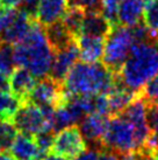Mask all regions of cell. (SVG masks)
<instances>
[{
	"label": "cell",
	"instance_id": "obj_1",
	"mask_svg": "<svg viewBox=\"0 0 158 160\" xmlns=\"http://www.w3.org/2000/svg\"><path fill=\"white\" fill-rule=\"evenodd\" d=\"M158 74V40L137 42L115 78L134 92H141Z\"/></svg>",
	"mask_w": 158,
	"mask_h": 160
},
{
	"label": "cell",
	"instance_id": "obj_2",
	"mask_svg": "<svg viewBox=\"0 0 158 160\" xmlns=\"http://www.w3.org/2000/svg\"><path fill=\"white\" fill-rule=\"evenodd\" d=\"M53 58V50L45 36L44 27L34 19L25 39L14 47L15 66L26 68L36 78H42L49 75Z\"/></svg>",
	"mask_w": 158,
	"mask_h": 160
},
{
	"label": "cell",
	"instance_id": "obj_3",
	"mask_svg": "<svg viewBox=\"0 0 158 160\" xmlns=\"http://www.w3.org/2000/svg\"><path fill=\"white\" fill-rule=\"evenodd\" d=\"M63 89L70 95L97 96L107 93L114 85V72L99 62H77L63 82Z\"/></svg>",
	"mask_w": 158,
	"mask_h": 160
},
{
	"label": "cell",
	"instance_id": "obj_4",
	"mask_svg": "<svg viewBox=\"0 0 158 160\" xmlns=\"http://www.w3.org/2000/svg\"><path fill=\"white\" fill-rule=\"evenodd\" d=\"M135 43L136 42L130 27L122 26L120 23L114 25L105 38L102 55L104 64L112 72H118L126 62Z\"/></svg>",
	"mask_w": 158,
	"mask_h": 160
},
{
	"label": "cell",
	"instance_id": "obj_5",
	"mask_svg": "<svg viewBox=\"0 0 158 160\" xmlns=\"http://www.w3.org/2000/svg\"><path fill=\"white\" fill-rule=\"evenodd\" d=\"M101 147L109 148L118 154L138 151L140 144L134 125L121 113L112 116Z\"/></svg>",
	"mask_w": 158,
	"mask_h": 160
},
{
	"label": "cell",
	"instance_id": "obj_6",
	"mask_svg": "<svg viewBox=\"0 0 158 160\" xmlns=\"http://www.w3.org/2000/svg\"><path fill=\"white\" fill-rule=\"evenodd\" d=\"M13 125L19 132L36 136L43 131H53V108L39 107L25 102L13 118Z\"/></svg>",
	"mask_w": 158,
	"mask_h": 160
},
{
	"label": "cell",
	"instance_id": "obj_7",
	"mask_svg": "<svg viewBox=\"0 0 158 160\" xmlns=\"http://www.w3.org/2000/svg\"><path fill=\"white\" fill-rule=\"evenodd\" d=\"M86 146L87 142L79 128L72 125L57 131L50 152L67 160H73L86 150Z\"/></svg>",
	"mask_w": 158,
	"mask_h": 160
},
{
	"label": "cell",
	"instance_id": "obj_8",
	"mask_svg": "<svg viewBox=\"0 0 158 160\" xmlns=\"http://www.w3.org/2000/svg\"><path fill=\"white\" fill-rule=\"evenodd\" d=\"M63 85L53 81L51 77H42L36 82L26 102H30L39 107L55 108L63 97Z\"/></svg>",
	"mask_w": 158,
	"mask_h": 160
},
{
	"label": "cell",
	"instance_id": "obj_9",
	"mask_svg": "<svg viewBox=\"0 0 158 160\" xmlns=\"http://www.w3.org/2000/svg\"><path fill=\"white\" fill-rule=\"evenodd\" d=\"M78 58L79 49L76 41L71 42L64 48L53 52V63L48 76L59 84H63L66 75L69 74L71 68L77 63Z\"/></svg>",
	"mask_w": 158,
	"mask_h": 160
},
{
	"label": "cell",
	"instance_id": "obj_10",
	"mask_svg": "<svg viewBox=\"0 0 158 160\" xmlns=\"http://www.w3.org/2000/svg\"><path fill=\"white\" fill-rule=\"evenodd\" d=\"M109 118L98 112H91L83 117L78 128L86 142H90L95 148H100L102 139L107 131Z\"/></svg>",
	"mask_w": 158,
	"mask_h": 160
},
{
	"label": "cell",
	"instance_id": "obj_11",
	"mask_svg": "<svg viewBox=\"0 0 158 160\" xmlns=\"http://www.w3.org/2000/svg\"><path fill=\"white\" fill-rule=\"evenodd\" d=\"M34 19L35 18L30 17L25 11L20 8L16 9V13L14 15L13 20L7 26V28L0 34V40L11 43V45L19 43L20 41L25 39L27 33L29 32Z\"/></svg>",
	"mask_w": 158,
	"mask_h": 160
},
{
	"label": "cell",
	"instance_id": "obj_12",
	"mask_svg": "<svg viewBox=\"0 0 158 160\" xmlns=\"http://www.w3.org/2000/svg\"><path fill=\"white\" fill-rule=\"evenodd\" d=\"M36 84V77L26 68H15L8 76V90L21 103H25Z\"/></svg>",
	"mask_w": 158,
	"mask_h": 160
},
{
	"label": "cell",
	"instance_id": "obj_13",
	"mask_svg": "<svg viewBox=\"0 0 158 160\" xmlns=\"http://www.w3.org/2000/svg\"><path fill=\"white\" fill-rule=\"evenodd\" d=\"M77 46L79 49V58L88 63L99 62L105 48V38L80 34L77 36Z\"/></svg>",
	"mask_w": 158,
	"mask_h": 160
},
{
	"label": "cell",
	"instance_id": "obj_14",
	"mask_svg": "<svg viewBox=\"0 0 158 160\" xmlns=\"http://www.w3.org/2000/svg\"><path fill=\"white\" fill-rule=\"evenodd\" d=\"M138 93L140 92H134L126 88L121 82H118L115 78L114 75V85L106 93L107 102H108V109H109V116L121 113Z\"/></svg>",
	"mask_w": 158,
	"mask_h": 160
},
{
	"label": "cell",
	"instance_id": "obj_15",
	"mask_svg": "<svg viewBox=\"0 0 158 160\" xmlns=\"http://www.w3.org/2000/svg\"><path fill=\"white\" fill-rule=\"evenodd\" d=\"M9 152L16 160H40L42 158L35 137L19 132L14 138Z\"/></svg>",
	"mask_w": 158,
	"mask_h": 160
},
{
	"label": "cell",
	"instance_id": "obj_16",
	"mask_svg": "<svg viewBox=\"0 0 158 160\" xmlns=\"http://www.w3.org/2000/svg\"><path fill=\"white\" fill-rule=\"evenodd\" d=\"M66 0H39L35 19L43 27L61 20L66 11Z\"/></svg>",
	"mask_w": 158,
	"mask_h": 160
},
{
	"label": "cell",
	"instance_id": "obj_17",
	"mask_svg": "<svg viewBox=\"0 0 158 160\" xmlns=\"http://www.w3.org/2000/svg\"><path fill=\"white\" fill-rule=\"evenodd\" d=\"M148 0H120L118 22L122 26L132 27L142 21Z\"/></svg>",
	"mask_w": 158,
	"mask_h": 160
},
{
	"label": "cell",
	"instance_id": "obj_18",
	"mask_svg": "<svg viewBox=\"0 0 158 160\" xmlns=\"http://www.w3.org/2000/svg\"><path fill=\"white\" fill-rule=\"evenodd\" d=\"M112 27L113 26L101 12H87L84 14L80 34L106 38Z\"/></svg>",
	"mask_w": 158,
	"mask_h": 160
},
{
	"label": "cell",
	"instance_id": "obj_19",
	"mask_svg": "<svg viewBox=\"0 0 158 160\" xmlns=\"http://www.w3.org/2000/svg\"><path fill=\"white\" fill-rule=\"evenodd\" d=\"M44 32H45V36L48 39L49 45L53 52L64 48L67 45H70L71 42L76 41V38L66 28L65 25L62 22V20H58L56 22L45 26Z\"/></svg>",
	"mask_w": 158,
	"mask_h": 160
},
{
	"label": "cell",
	"instance_id": "obj_20",
	"mask_svg": "<svg viewBox=\"0 0 158 160\" xmlns=\"http://www.w3.org/2000/svg\"><path fill=\"white\" fill-rule=\"evenodd\" d=\"M22 103L9 90L0 91V122L12 123Z\"/></svg>",
	"mask_w": 158,
	"mask_h": 160
},
{
	"label": "cell",
	"instance_id": "obj_21",
	"mask_svg": "<svg viewBox=\"0 0 158 160\" xmlns=\"http://www.w3.org/2000/svg\"><path fill=\"white\" fill-rule=\"evenodd\" d=\"M84 14H85V12L80 11V9L67 7L64 15L61 19L62 22L65 25L66 28L72 33V35L75 38H77L80 34V28H81V23H83Z\"/></svg>",
	"mask_w": 158,
	"mask_h": 160
},
{
	"label": "cell",
	"instance_id": "obj_22",
	"mask_svg": "<svg viewBox=\"0 0 158 160\" xmlns=\"http://www.w3.org/2000/svg\"><path fill=\"white\" fill-rule=\"evenodd\" d=\"M146 122L150 130V138L158 144V102L146 101Z\"/></svg>",
	"mask_w": 158,
	"mask_h": 160
},
{
	"label": "cell",
	"instance_id": "obj_23",
	"mask_svg": "<svg viewBox=\"0 0 158 160\" xmlns=\"http://www.w3.org/2000/svg\"><path fill=\"white\" fill-rule=\"evenodd\" d=\"M15 126L9 122H0V151H7L16 136Z\"/></svg>",
	"mask_w": 158,
	"mask_h": 160
},
{
	"label": "cell",
	"instance_id": "obj_24",
	"mask_svg": "<svg viewBox=\"0 0 158 160\" xmlns=\"http://www.w3.org/2000/svg\"><path fill=\"white\" fill-rule=\"evenodd\" d=\"M144 23L152 32L158 33V0H148L144 8Z\"/></svg>",
	"mask_w": 158,
	"mask_h": 160
},
{
	"label": "cell",
	"instance_id": "obj_25",
	"mask_svg": "<svg viewBox=\"0 0 158 160\" xmlns=\"http://www.w3.org/2000/svg\"><path fill=\"white\" fill-rule=\"evenodd\" d=\"M120 0H101V13L112 26L118 25V9Z\"/></svg>",
	"mask_w": 158,
	"mask_h": 160
},
{
	"label": "cell",
	"instance_id": "obj_26",
	"mask_svg": "<svg viewBox=\"0 0 158 160\" xmlns=\"http://www.w3.org/2000/svg\"><path fill=\"white\" fill-rule=\"evenodd\" d=\"M67 7L87 12H101V0H66Z\"/></svg>",
	"mask_w": 158,
	"mask_h": 160
},
{
	"label": "cell",
	"instance_id": "obj_27",
	"mask_svg": "<svg viewBox=\"0 0 158 160\" xmlns=\"http://www.w3.org/2000/svg\"><path fill=\"white\" fill-rule=\"evenodd\" d=\"M143 97L146 101H155L158 102V74L145 85L143 90L141 91Z\"/></svg>",
	"mask_w": 158,
	"mask_h": 160
},
{
	"label": "cell",
	"instance_id": "obj_28",
	"mask_svg": "<svg viewBox=\"0 0 158 160\" xmlns=\"http://www.w3.org/2000/svg\"><path fill=\"white\" fill-rule=\"evenodd\" d=\"M16 13L15 8H8V7H4L0 9V34L7 28L11 21L13 20L14 15Z\"/></svg>",
	"mask_w": 158,
	"mask_h": 160
},
{
	"label": "cell",
	"instance_id": "obj_29",
	"mask_svg": "<svg viewBox=\"0 0 158 160\" xmlns=\"http://www.w3.org/2000/svg\"><path fill=\"white\" fill-rule=\"evenodd\" d=\"M99 160H121V156L106 147L99 148Z\"/></svg>",
	"mask_w": 158,
	"mask_h": 160
},
{
	"label": "cell",
	"instance_id": "obj_30",
	"mask_svg": "<svg viewBox=\"0 0 158 160\" xmlns=\"http://www.w3.org/2000/svg\"><path fill=\"white\" fill-rule=\"evenodd\" d=\"M73 160H99V148L93 147V148L85 150Z\"/></svg>",
	"mask_w": 158,
	"mask_h": 160
},
{
	"label": "cell",
	"instance_id": "obj_31",
	"mask_svg": "<svg viewBox=\"0 0 158 160\" xmlns=\"http://www.w3.org/2000/svg\"><path fill=\"white\" fill-rule=\"evenodd\" d=\"M23 0H1V4L4 5V7H8V8H15L19 7L22 4Z\"/></svg>",
	"mask_w": 158,
	"mask_h": 160
},
{
	"label": "cell",
	"instance_id": "obj_32",
	"mask_svg": "<svg viewBox=\"0 0 158 160\" xmlns=\"http://www.w3.org/2000/svg\"><path fill=\"white\" fill-rule=\"evenodd\" d=\"M1 90H8V77L0 72V91Z\"/></svg>",
	"mask_w": 158,
	"mask_h": 160
},
{
	"label": "cell",
	"instance_id": "obj_33",
	"mask_svg": "<svg viewBox=\"0 0 158 160\" xmlns=\"http://www.w3.org/2000/svg\"><path fill=\"white\" fill-rule=\"evenodd\" d=\"M0 160H16L9 151L0 152Z\"/></svg>",
	"mask_w": 158,
	"mask_h": 160
},
{
	"label": "cell",
	"instance_id": "obj_34",
	"mask_svg": "<svg viewBox=\"0 0 158 160\" xmlns=\"http://www.w3.org/2000/svg\"><path fill=\"white\" fill-rule=\"evenodd\" d=\"M40 160H67V159L63 158V157L57 156V154L51 153V154H47V156H44L43 158H41Z\"/></svg>",
	"mask_w": 158,
	"mask_h": 160
},
{
	"label": "cell",
	"instance_id": "obj_35",
	"mask_svg": "<svg viewBox=\"0 0 158 160\" xmlns=\"http://www.w3.org/2000/svg\"><path fill=\"white\" fill-rule=\"evenodd\" d=\"M142 152V151H141ZM143 154H144V158L143 160H158V154H154V156H150V154H146L143 152Z\"/></svg>",
	"mask_w": 158,
	"mask_h": 160
},
{
	"label": "cell",
	"instance_id": "obj_36",
	"mask_svg": "<svg viewBox=\"0 0 158 160\" xmlns=\"http://www.w3.org/2000/svg\"><path fill=\"white\" fill-rule=\"evenodd\" d=\"M1 5L2 4H1V0H0V8H1Z\"/></svg>",
	"mask_w": 158,
	"mask_h": 160
}]
</instances>
